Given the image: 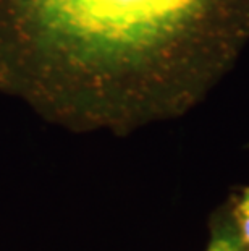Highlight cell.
<instances>
[{"label": "cell", "instance_id": "7a4b0ae2", "mask_svg": "<svg viewBox=\"0 0 249 251\" xmlns=\"http://www.w3.org/2000/svg\"><path fill=\"white\" fill-rule=\"evenodd\" d=\"M210 238L205 251H249L233 221L230 204L220 207L209 222Z\"/></svg>", "mask_w": 249, "mask_h": 251}, {"label": "cell", "instance_id": "3957f363", "mask_svg": "<svg viewBox=\"0 0 249 251\" xmlns=\"http://www.w3.org/2000/svg\"><path fill=\"white\" fill-rule=\"evenodd\" d=\"M230 211L243 242L249 248V185L245 186L241 193L230 201Z\"/></svg>", "mask_w": 249, "mask_h": 251}, {"label": "cell", "instance_id": "6da1fadb", "mask_svg": "<svg viewBox=\"0 0 249 251\" xmlns=\"http://www.w3.org/2000/svg\"><path fill=\"white\" fill-rule=\"evenodd\" d=\"M249 37V0H0V91L73 130L178 115Z\"/></svg>", "mask_w": 249, "mask_h": 251}]
</instances>
